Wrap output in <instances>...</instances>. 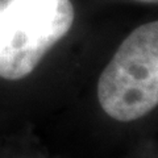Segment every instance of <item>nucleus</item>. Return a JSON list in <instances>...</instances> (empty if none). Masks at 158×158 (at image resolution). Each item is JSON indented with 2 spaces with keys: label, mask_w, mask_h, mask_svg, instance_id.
Listing matches in <instances>:
<instances>
[{
  "label": "nucleus",
  "mask_w": 158,
  "mask_h": 158,
  "mask_svg": "<svg viewBox=\"0 0 158 158\" xmlns=\"http://www.w3.org/2000/svg\"><path fill=\"white\" fill-rule=\"evenodd\" d=\"M103 111L117 121H133L158 106V21L128 36L98 83Z\"/></svg>",
  "instance_id": "1"
},
{
  "label": "nucleus",
  "mask_w": 158,
  "mask_h": 158,
  "mask_svg": "<svg viewBox=\"0 0 158 158\" xmlns=\"http://www.w3.org/2000/svg\"><path fill=\"white\" fill-rule=\"evenodd\" d=\"M73 21L70 0H9L0 8V77L29 75Z\"/></svg>",
  "instance_id": "2"
}]
</instances>
